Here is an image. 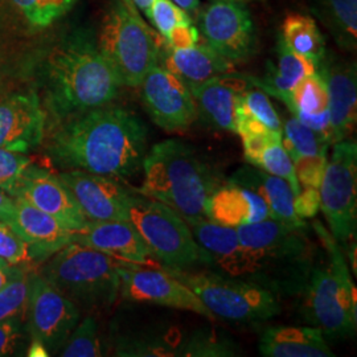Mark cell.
<instances>
[{
	"mask_svg": "<svg viewBox=\"0 0 357 357\" xmlns=\"http://www.w3.org/2000/svg\"><path fill=\"white\" fill-rule=\"evenodd\" d=\"M282 143L293 162L301 156L328 153L333 144L330 138L303 125L295 116L282 125Z\"/></svg>",
	"mask_w": 357,
	"mask_h": 357,
	"instance_id": "cell-31",
	"label": "cell"
},
{
	"mask_svg": "<svg viewBox=\"0 0 357 357\" xmlns=\"http://www.w3.org/2000/svg\"><path fill=\"white\" fill-rule=\"evenodd\" d=\"M47 113L35 90L16 91L0 100V149L26 153L44 139Z\"/></svg>",
	"mask_w": 357,
	"mask_h": 357,
	"instance_id": "cell-16",
	"label": "cell"
},
{
	"mask_svg": "<svg viewBox=\"0 0 357 357\" xmlns=\"http://www.w3.org/2000/svg\"><path fill=\"white\" fill-rule=\"evenodd\" d=\"M181 79L190 89L215 77L229 75L233 65L204 41L188 48H168L162 44L159 64Z\"/></svg>",
	"mask_w": 357,
	"mask_h": 357,
	"instance_id": "cell-22",
	"label": "cell"
},
{
	"mask_svg": "<svg viewBox=\"0 0 357 357\" xmlns=\"http://www.w3.org/2000/svg\"><path fill=\"white\" fill-rule=\"evenodd\" d=\"M238 107L270 130L282 132L281 118L264 90L248 88L240 97Z\"/></svg>",
	"mask_w": 357,
	"mask_h": 357,
	"instance_id": "cell-37",
	"label": "cell"
},
{
	"mask_svg": "<svg viewBox=\"0 0 357 357\" xmlns=\"http://www.w3.org/2000/svg\"><path fill=\"white\" fill-rule=\"evenodd\" d=\"M23 339V320L0 321V357L15 355Z\"/></svg>",
	"mask_w": 357,
	"mask_h": 357,
	"instance_id": "cell-42",
	"label": "cell"
},
{
	"mask_svg": "<svg viewBox=\"0 0 357 357\" xmlns=\"http://www.w3.org/2000/svg\"><path fill=\"white\" fill-rule=\"evenodd\" d=\"M43 85L48 110L59 121L113 102L121 88L86 31H75L53 45L43 65Z\"/></svg>",
	"mask_w": 357,
	"mask_h": 357,
	"instance_id": "cell-2",
	"label": "cell"
},
{
	"mask_svg": "<svg viewBox=\"0 0 357 357\" xmlns=\"http://www.w3.org/2000/svg\"><path fill=\"white\" fill-rule=\"evenodd\" d=\"M199 13V33L220 56L236 64L255 53V23L245 3L213 0Z\"/></svg>",
	"mask_w": 357,
	"mask_h": 357,
	"instance_id": "cell-13",
	"label": "cell"
},
{
	"mask_svg": "<svg viewBox=\"0 0 357 357\" xmlns=\"http://www.w3.org/2000/svg\"><path fill=\"white\" fill-rule=\"evenodd\" d=\"M200 41L199 29L193 23H185L175 26L166 38H163V45L168 48H188Z\"/></svg>",
	"mask_w": 357,
	"mask_h": 357,
	"instance_id": "cell-44",
	"label": "cell"
},
{
	"mask_svg": "<svg viewBox=\"0 0 357 357\" xmlns=\"http://www.w3.org/2000/svg\"><path fill=\"white\" fill-rule=\"evenodd\" d=\"M147 137L137 115L109 103L65 121L52 135L47 153L63 171L128 178L141 169Z\"/></svg>",
	"mask_w": 357,
	"mask_h": 357,
	"instance_id": "cell-1",
	"label": "cell"
},
{
	"mask_svg": "<svg viewBox=\"0 0 357 357\" xmlns=\"http://www.w3.org/2000/svg\"><path fill=\"white\" fill-rule=\"evenodd\" d=\"M72 243L89 246L125 265L158 266V261L130 221H88L75 233Z\"/></svg>",
	"mask_w": 357,
	"mask_h": 357,
	"instance_id": "cell-18",
	"label": "cell"
},
{
	"mask_svg": "<svg viewBox=\"0 0 357 357\" xmlns=\"http://www.w3.org/2000/svg\"><path fill=\"white\" fill-rule=\"evenodd\" d=\"M31 278L32 271L23 266H13L11 278L0 290V321L26 320Z\"/></svg>",
	"mask_w": 357,
	"mask_h": 357,
	"instance_id": "cell-32",
	"label": "cell"
},
{
	"mask_svg": "<svg viewBox=\"0 0 357 357\" xmlns=\"http://www.w3.org/2000/svg\"><path fill=\"white\" fill-rule=\"evenodd\" d=\"M13 6L23 13L28 24L33 28H47L77 3V0H11Z\"/></svg>",
	"mask_w": 357,
	"mask_h": 357,
	"instance_id": "cell-36",
	"label": "cell"
},
{
	"mask_svg": "<svg viewBox=\"0 0 357 357\" xmlns=\"http://www.w3.org/2000/svg\"><path fill=\"white\" fill-rule=\"evenodd\" d=\"M249 86L252 85L248 84L246 77L237 76L231 72L215 77L190 90L197 114L215 128L236 132L240 97Z\"/></svg>",
	"mask_w": 357,
	"mask_h": 357,
	"instance_id": "cell-20",
	"label": "cell"
},
{
	"mask_svg": "<svg viewBox=\"0 0 357 357\" xmlns=\"http://www.w3.org/2000/svg\"><path fill=\"white\" fill-rule=\"evenodd\" d=\"M192 234L209 257V266L220 274L240 278L243 246L236 228L224 227L209 218L188 220Z\"/></svg>",
	"mask_w": 357,
	"mask_h": 357,
	"instance_id": "cell-24",
	"label": "cell"
},
{
	"mask_svg": "<svg viewBox=\"0 0 357 357\" xmlns=\"http://www.w3.org/2000/svg\"><path fill=\"white\" fill-rule=\"evenodd\" d=\"M328 162V153L301 156L294 160V168L299 187L302 188H319L324 169Z\"/></svg>",
	"mask_w": 357,
	"mask_h": 357,
	"instance_id": "cell-41",
	"label": "cell"
},
{
	"mask_svg": "<svg viewBox=\"0 0 357 357\" xmlns=\"http://www.w3.org/2000/svg\"><path fill=\"white\" fill-rule=\"evenodd\" d=\"M13 266L0 259V290L13 275Z\"/></svg>",
	"mask_w": 357,
	"mask_h": 357,
	"instance_id": "cell-47",
	"label": "cell"
},
{
	"mask_svg": "<svg viewBox=\"0 0 357 357\" xmlns=\"http://www.w3.org/2000/svg\"><path fill=\"white\" fill-rule=\"evenodd\" d=\"M121 262L89 246L70 243L45 259L38 273L79 310H107L119 296Z\"/></svg>",
	"mask_w": 357,
	"mask_h": 357,
	"instance_id": "cell-7",
	"label": "cell"
},
{
	"mask_svg": "<svg viewBox=\"0 0 357 357\" xmlns=\"http://www.w3.org/2000/svg\"><path fill=\"white\" fill-rule=\"evenodd\" d=\"M119 280V295L126 302L191 311L208 319L216 318L185 283L166 268L121 264Z\"/></svg>",
	"mask_w": 357,
	"mask_h": 357,
	"instance_id": "cell-12",
	"label": "cell"
},
{
	"mask_svg": "<svg viewBox=\"0 0 357 357\" xmlns=\"http://www.w3.org/2000/svg\"><path fill=\"white\" fill-rule=\"evenodd\" d=\"M243 246L241 280L274 295L295 296L306 290L319 250L308 228H293L280 221H264L236 228Z\"/></svg>",
	"mask_w": 357,
	"mask_h": 357,
	"instance_id": "cell-3",
	"label": "cell"
},
{
	"mask_svg": "<svg viewBox=\"0 0 357 357\" xmlns=\"http://www.w3.org/2000/svg\"><path fill=\"white\" fill-rule=\"evenodd\" d=\"M163 268L185 283L218 318L238 323H258L281 314L278 296L252 282L228 277L208 268Z\"/></svg>",
	"mask_w": 357,
	"mask_h": 357,
	"instance_id": "cell-9",
	"label": "cell"
},
{
	"mask_svg": "<svg viewBox=\"0 0 357 357\" xmlns=\"http://www.w3.org/2000/svg\"><path fill=\"white\" fill-rule=\"evenodd\" d=\"M294 209L302 220L317 216L320 211L319 188H301L294 197Z\"/></svg>",
	"mask_w": 357,
	"mask_h": 357,
	"instance_id": "cell-43",
	"label": "cell"
},
{
	"mask_svg": "<svg viewBox=\"0 0 357 357\" xmlns=\"http://www.w3.org/2000/svg\"><path fill=\"white\" fill-rule=\"evenodd\" d=\"M259 352L265 357H332L331 348L318 327H268L259 339Z\"/></svg>",
	"mask_w": 357,
	"mask_h": 357,
	"instance_id": "cell-26",
	"label": "cell"
},
{
	"mask_svg": "<svg viewBox=\"0 0 357 357\" xmlns=\"http://www.w3.org/2000/svg\"><path fill=\"white\" fill-rule=\"evenodd\" d=\"M314 13L342 48H356L357 0H314Z\"/></svg>",
	"mask_w": 357,
	"mask_h": 357,
	"instance_id": "cell-30",
	"label": "cell"
},
{
	"mask_svg": "<svg viewBox=\"0 0 357 357\" xmlns=\"http://www.w3.org/2000/svg\"><path fill=\"white\" fill-rule=\"evenodd\" d=\"M128 221L138 230L162 268L209 266V257L196 243L187 221L168 205L143 195L131 193Z\"/></svg>",
	"mask_w": 357,
	"mask_h": 357,
	"instance_id": "cell-8",
	"label": "cell"
},
{
	"mask_svg": "<svg viewBox=\"0 0 357 357\" xmlns=\"http://www.w3.org/2000/svg\"><path fill=\"white\" fill-rule=\"evenodd\" d=\"M97 44L121 86L138 88L159 65L163 38L143 20L131 0H112Z\"/></svg>",
	"mask_w": 357,
	"mask_h": 357,
	"instance_id": "cell-6",
	"label": "cell"
},
{
	"mask_svg": "<svg viewBox=\"0 0 357 357\" xmlns=\"http://www.w3.org/2000/svg\"><path fill=\"white\" fill-rule=\"evenodd\" d=\"M250 165L266 171L270 175L278 176L287 181L295 196L301 191L299 183L295 175L293 160L286 151V149L283 147L282 138L270 142L268 146H265L262 151L255 156V160Z\"/></svg>",
	"mask_w": 357,
	"mask_h": 357,
	"instance_id": "cell-33",
	"label": "cell"
},
{
	"mask_svg": "<svg viewBox=\"0 0 357 357\" xmlns=\"http://www.w3.org/2000/svg\"><path fill=\"white\" fill-rule=\"evenodd\" d=\"M257 193L268 206V217L293 228H306L305 220L299 218L294 209L291 187L283 178L270 175L261 168L243 167L228 180Z\"/></svg>",
	"mask_w": 357,
	"mask_h": 357,
	"instance_id": "cell-25",
	"label": "cell"
},
{
	"mask_svg": "<svg viewBox=\"0 0 357 357\" xmlns=\"http://www.w3.org/2000/svg\"><path fill=\"white\" fill-rule=\"evenodd\" d=\"M238 355V347L228 336L217 331H195L187 336L184 357H231Z\"/></svg>",
	"mask_w": 357,
	"mask_h": 357,
	"instance_id": "cell-35",
	"label": "cell"
},
{
	"mask_svg": "<svg viewBox=\"0 0 357 357\" xmlns=\"http://www.w3.org/2000/svg\"><path fill=\"white\" fill-rule=\"evenodd\" d=\"M234 1H241V3H246V1H257V0H234Z\"/></svg>",
	"mask_w": 357,
	"mask_h": 357,
	"instance_id": "cell-50",
	"label": "cell"
},
{
	"mask_svg": "<svg viewBox=\"0 0 357 357\" xmlns=\"http://www.w3.org/2000/svg\"><path fill=\"white\" fill-rule=\"evenodd\" d=\"M16 212V204L13 196L0 190V220L4 222L13 224V217Z\"/></svg>",
	"mask_w": 357,
	"mask_h": 357,
	"instance_id": "cell-45",
	"label": "cell"
},
{
	"mask_svg": "<svg viewBox=\"0 0 357 357\" xmlns=\"http://www.w3.org/2000/svg\"><path fill=\"white\" fill-rule=\"evenodd\" d=\"M318 68L328 90L332 141H344L356 125V65L345 61H321Z\"/></svg>",
	"mask_w": 357,
	"mask_h": 357,
	"instance_id": "cell-19",
	"label": "cell"
},
{
	"mask_svg": "<svg viewBox=\"0 0 357 357\" xmlns=\"http://www.w3.org/2000/svg\"><path fill=\"white\" fill-rule=\"evenodd\" d=\"M146 17L162 38H166L175 26L193 23L191 16L172 0H153Z\"/></svg>",
	"mask_w": 357,
	"mask_h": 357,
	"instance_id": "cell-38",
	"label": "cell"
},
{
	"mask_svg": "<svg viewBox=\"0 0 357 357\" xmlns=\"http://www.w3.org/2000/svg\"><path fill=\"white\" fill-rule=\"evenodd\" d=\"M280 38L289 50L312 60L318 66L326 59V40L317 22L308 15H287Z\"/></svg>",
	"mask_w": 357,
	"mask_h": 357,
	"instance_id": "cell-29",
	"label": "cell"
},
{
	"mask_svg": "<svg viewBox=\"0 0 357 357\" xmlns=\"http://www.w3.org/2000/svg\"><path fill=\"white\" fill-rule=\"evenodd\" d=\"M142 101L153 123L166 131H183L197 118L191 90L178 77L156 65L142 79Z\"/></svg>",
	"mask_w": 357,
	"mask_h": 357,
	"instance_id": "cell-14",
	"label": "cell"
},
{
	"mask_svg": "<svg viewBox=\"0 0 357 357\" xmlns=\"http://www.w3.org/2000/svg\"><path fill=\"white\" fill-rule=\"evenodd\" d=\"M10 196L23 199L40 211L57 218L73 231L82 229L88 222L73 195L59 175L35 165L26 168Z\"/></svg>",
	"mask_w": 357,
	"mask_h": 357,
	"instance_id": "cell-17",
	"label": "cell"
},
{
	"mask_svg": "<svg viewBox=\"0 0 357 357\" xmlns=\"http://www.w3.org/2000/svg\"><path fill=\"white\" fill-rule=\"evenodd\" d=\"M134 3V6L139 10V13H143L144 16L149 13L153 0H131Z\"/></svg>",
	"mask_w": 357,
	"mask_h": 357,
	"instance_id": "cell-49",
	"label": "cell"
},
{
	"mask_svg": "<svg viewBox=\"0 0 357 357\" xmlns=\"http://www.w3.org/2000/svg\"><path fill=\"white\" fill-rule=\"evenodd\" d=\"M206 218L224 227L238 228L270 217L268 206L257 193L228 181L209 196Z\"/></svg>",
	"mask_w": 357,
	"mask_h": 357,
	"instance_id": "cell-23",
	"label": "cell"
},
{
	"mask_svg": "<svg viewBox=\"0 0 357 357\" xmlns=\"http://www.w3.org/2000/svg\"><path fill=\"white\" fill-rule=\"evenodd\" d=\"M59 355L64 357L102 356V343L98 336V326L91 315L77 323Z\"/></svg>",
	"mask_w": 357,
	"mask_h": 357,
	"instance_id": "cell-34",
	"label": "cell"
},
{
	"mask_svg": "<svg viewBox=\"0 0 357 357\" xmlns=\"http://www.w3.org/2000/svg\"><path fill=\"white\" fill-rule=\"evenodd\" d=\"M28 356H50V354H48V351L45 349L44 345L32 340L31 347L28 349Z\"/></svg>",
	"mask_w": 357,
	"mask_h": 357,
	"instance_id": "cell-48",
	"label": "cell"
},
{
	"mask_svg": "<svg viewBox=\"0 0 357 357\" xmlns=\"http://www.w3.org/2000/svg\"><path fill=\"white\" fill-rule=\"evenodd\" d=\"M0 259L11 266L33 261L31 246L8 222L0 220Z\"/></svg>",
	"mask_w": 357,
	"mask_h": 357,
	"instance_id": "cell-39",
	"label": "cell"
},
{
	"mask_svg": "<svg viewBox=\"0 0 357 357\" xmlns=\"http://www.w3.org/2000/svg\"><path fill=\"white\" fill-rule=\"evenodd\" d=\"M320 209L337 243L349 249L357 229L356 142L333 143L319 187Z\"/></svg>",
	"mask_w": 357,
	"mask_h": 357,
	"instance_id": "cell-10",
	"label": "cell"
},
{
	"mask_svg": "<svg viewBox=\"0 0 357 357\" xmlns=\"http://www.w3.org/2000/svg\"><path fill=\"white\" fill-rule=\"evenodd\" d=\"M88 221H128V192L116 178L69 169L57 174Z\"/></svg>",
	"mask_w": 357,
	"mask_h": 357,
	"instance_id": "cell-15",
	"label": "cell"
},
{
	"mask_svg": "<svg viewBox=\"0 0 357 357\" xmlns=\"http://www.w3.org/2000/svg\"><path fill=\"white\" fill-rule=\"evenodd\" d=\"M282 102L289 107L298 121L326 135L333 143L328 112V90L319 70L305 77Z\"/></svg>",
	"mask_w": 357,
	"mask_h": 357,
	"instance_id": "cell-27",
	"label": "cell"
},
{
	"mask_svg": "<svg viewBox=\"0 0 357 357\" xmlns=\"http://www.w3.org/2000/svg\"><path fill=\"white\" fill-rule=\"evenodd\" d=\"M312 228L326 257L315 264L302 294L305 317L323 332L326 339L352 337L357 330L356 287L342 246L319 221H315Z\"/></svg>",
	"mask_w": 357,
	"mask_h": 357,
	"instance_id": "cell-5",
	"label": "cell"
},
{
	"mask_svg": "<svg viewBox=\"0 0 357 357\" xmlns=\"http://www.w3.org/2000/svg\"><path fill=\"white\" fill-rule=\"evenodd\" d=\"M277 52V64L270 68V72L265 78L261 79L255 77H245L252 86H257L280 101H283L305 77L318 70V64L289 50L281 38H278Z\"/></svg>",
	"mask_w": 357,
	"mask_h": 357,
	"instance_id": "cell-28",
	"label": "cell"
},
{
	"mask_svg": "<svg viewBox=\"0 0 357 357\" xmlns=\"http://www.w3.org/2000/svg\"><path fill=\"white\" fill-rule=\"evenodd\" d=\"M178 4L180 8H183L190 16L197 15L200 10V0H172Z\"/></svg>",
	"mask_w": 357,
	"mask_h": 357,
	"instance_id": "cell-46",
	"label": "cell"
},
{
	"mask_svg": "<svg viewBox=\"0 0 357 357\" xmlns=\"http://www.w3.org/2000/svg\"><path fill=\"white\" fill-rule=\"evenodd\" d=\"M31 165H33V159L26 153L0 149V190L11 195L16 183Z\"/></svg>",
	"mask_w": 357,
	"mask_h": 357,
	"instance_id": "cell-40",
	"label": "cell"
},
{
	"mask_svg": "<svg viewBox=\"0 0 357 357\" xmlns=\"http://www.w3.org/2000/svg\"><path fill=\"white\" fill-rule=\"evenodd\" d=\"M142 168L144 178L138 192L168 205L185 221L206 217L208 199L221 185L204 158L178 139L153 144Z\"/></svg>",
	"mask_w": 357,
	"mask_h": 357,
	"instance_id": "cell-4",
	"label": "cell"
},
{
	"mask_svg": "<svg viewBox=\"0 0 357 357\" xmlns=\"http://www.w3.org/2000/svg\"><path fill=\"white\" fill-rule=\"evenodd\" d=\"M81 319V310L51 282L32 273L26 305V330L32 340L56 355Z\"/></svg>",
	"mask_w": 357,
	"mask_h": 357,
	"instance_id": "cell-11",
	"label": "cell"
},
{
	"mask_svg": "<svg viewBox=\"0 0 357 357\" xmlns=\"http://www.w3.org/2000/svg\"><path fill=\"white\" fill-rule=\"evenodd\" d=\"M16 212L13 227L31 246L35 261H45L73 241V230L66 228L57 218L40 211L23 199L13 197Z\"/></svg>",
	"mask_w": 357,
	"mask_h": 357,
	"instance_id": "cell-21",
	"label": "cell"
}]
</instances>
